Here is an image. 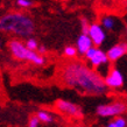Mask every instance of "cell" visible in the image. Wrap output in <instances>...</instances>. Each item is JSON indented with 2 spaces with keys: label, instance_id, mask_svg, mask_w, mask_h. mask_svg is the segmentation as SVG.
Returning <instances> with one entry per match:
<instances>
[{
  "label": "cell",
  "instance_id": "ffe728a7",
  "mask_svg": "<svg viewBox=\"0 0 127 127\" xmlns=\"http://www.w3.org/2000/svg\"><path fill=\"white\" fill-rule=\"evenodd\" d=\"M37 51H39L40 54H42V55H44L47 53V48L44 46H40L39 47V49H37Z\"/></svg>",
  "mask_w": 127,
  "mask_h": 127
},
{
  "label": "cell",
  "instance_id": "277c9868",
  "mask_svg": "<svg viewBox=\"0 0 127 127\" xmlns=\"http://www.w3.org/2000/svg\"><path fill=\"white\" fill-rule=\"evenodd\" d=\"M127 112V104L124 101H112L106 104H100L96 108V114L100 118H114L123 116Z\"/></svg>",
  "mask_w": 127,
  "mask_h": 127
},
{
  "label": "cell",
  "instance_id": "2e32d148",
  "mask_svg": "<svg viewBox=\"0 0 127 127\" xmlns=\"http://www.w3.org/2000/svg\"><path fill=\"white\" fill-rule=\"evenodd\" d=\"M15 5L19 8H29L33 6V1L32 0H15Z\"/></svg>",
  "mask_w": 127,
  "mask_h": 127
},
{
  "label": "cell",
  "instance_id": "e0dca14e",
  "mask_svg": "<svg viewBox=\"0 0 127 127\" xmlns=\"http://www.w3.org/2000/svg\"><path fill=\"white\" fill-rule=\"evenodd\" d=\"M98 48H99V47H97V46H92L91 48H90V49L88 50V51H86V53H85L84 57L86 58L88 61H90V60H91V58H92L93 56H95V55L97 54V51H98Z\"/></svg>",
  "mask_w": 127,
  "mask_h": 127
},
{
  "label": "cell",
  "instance_id": "52a82bcc",
  "mask_svg": "<svg viewBox=\"0 0 127 127\" xmlns=\"http://www.w3.org/2000/svg\"><path fill=\"white\" fill-rule=\"evenodd\" d=\"M105 29L101 23H91L90 25V28H89V36L91 37V40L93 41V44L97 47H100L104 41L106 40V33H105Z\"/></svg>",
  "mask_w": 127,
  "mask_h": 127
},
{
  "label": "cell",
  "instance_id": "5bb4252c",
  "mask_svg": "<svg viewBox=\"0 0 127 127\" xmlns=\"http://www.w3.org/2000/svg\"><path fill=\"white\" fill-rule=\"evenodd\" d=\"M63 54H64V56L68 57V58H75L76 56H77V54H78L77 47L66 46L65 48H64V50H63Z\"/></svg>",
  "mask_w": 127,
  "mask_h": 127
},
{
  "label": "cell",
  "instance_id": "6da1fadb",
  "mask_svg": "<svg viewBox=\"0 0 127 127\" xmlns=\"http://www.w3.org/2000/svg\"><path fill=\"white\" fill-rule=\"evenodd\" d=\"M61 81L68 88L88 96H104L108 90L104 77H101L95 68L92 69V66L90 68L78 61L69 62L63 66Z\"/></svg>",
  "mask_w": 127,
  "mask_h": 127
},
{
  "label": "cell",
  "instance_id": "8fae6325",
  "mask_svg": "<svg viewBox=\"0 0 127 127\" xmlns=\"http://www.w3.org/2000/svg\"><path fill=\"white\" fill-rule=\"evenodd\" d=\"M100 23L101 26L106 29V31H113L116 28V25H117V21L116 19L111 15H104L100 20Z\"/></svg>",
  "mask_w": 127,
  "mask_h": 127
},
{
  "label": "cell",
  "instance_id": "9c48e42d",
  "mask_svg": "<svg viewBox=\"0 0 127 127\" xmlns=\"http://www.w3.org/2000/svg\"><path fill=\"white\" fill-rule=\"evenodd\" d=\"M92 46H95V44H93V41L91 40V37L89 36V34L82 33V34L77 37L76 47H77L78 54L79 55H83V56H84L85 53H86Z\"/></svg>",
  "mask_w": 127,
  "mask_h": 127
},
{
  "label": "cell",
  "instance_id": "3957f363",
  "mask_svg": "<svg viewBox=\"0 0 127 127\" xmlns=\"http://www.w3.org/2000/svg\"><path fill=\"white\" fill-rule=\"evenodd\" d=\"M8 50L12 57L15 58L16 61H26L37 66L46 63V57L42 54H40L37 50H31L26 43L19 39H13L8 42Z\"/></svg>",
  "mask_w": 127,
  "mask_h": 127
},
{
  "label": "cell",
  "instance_id": "d6986e66",
  "mask_svg": "<svg viewBox=\"0 0 127 127\" xmlns=\"http://www.w3.org/2000/svg\"><path fill=\"white\" fill-rule=\"evenodd\" d=\"M40 123H41V120L39 119V117L36 116H33L29 118V120H28V127H39L40 126Z\"/></svg>",
  "mask_w": 127,
  "mask_h": 127
},
{
  "label": "cell",
  "instance_id": "5b68a950",
  "mask_svg": "<svg viewBox=\"0 0 127 127\" xmlns=\"http://www.w3.org/2000/svg\"><path fill=\"white\" fill-rule=\"evenodd\" d=\"M55 108L65 117L75 118V119H81L83 117V111H82L81 106L70 100L57 99L55 103Z\"/></svg>",
  "mask_w": 127,
  "mask_h": 127
},
{
  "label": "cell",
  "instance_id": "ba28073f",
  "mask_svg": "<svg viewBox=\"0 0 127 127\" xmlns=\"http://www.w3.org/2000/svg\"><path fill=\"white\" fill-rule=\"evenodd\" d=\"M107 56L110 62L116 63L121 57L127 55V42H118L107 49Z\"/></svg>",
  "mask_w": 127,
  "mask_h": 127
},
{
  "label": "cell",
  "instance_id": "44dd1931",
  "mask_svg": "<svg viewBox=\"0 0 127 127\" xmlns=\"http://www.w3.org/2000/svg\"><path fill=\"white\" fill-rule=\"evenodd\" d=\"M125 33H126V36H127V25H126V27H125Z\"/></svg>",
  "mask_w": 127,
  "mask_h": 127
},
{
  "label": "cell",
  "instance_id": "9a60e30c",
  "mask_svg": "<svg viewBox=\"0 0 127 127\" xmlns=\"http://www.w3.org/2000/svg\"><path fill=\"white\" fill-rule=\"evenodd\" d=\"M25 43H26V46H27L31 50H37V49H39V47H40L39 42H37V40L34 39V37H32V36L27 37Z\"/></svg>",
  "mask_w": 127,
  "mask_h": 127
},
{
  "label": "cell",
  "instance_id": "7a4b0ae2",
  "mask_svg": "<svg viewBox=\"0 0 127 127\" xmlns=\"http://www.w3.org/2000/svg\"><path fill=\"white\" fill-rule=\"evenodd\" d=\"M0 29L19 39H27L33 35L35 23L29 15L20 12H9L0 18Z\"/></svg>",
  "mask_w": 127,
  "mask_h": 127
},
{
  "label": "cell",
  "instance_id": "4fadbf2b",
  "mask_svg": "<svg viewBox=\"0 0 127 127\" xmlns=\"http://www.w3.org/2000/svg\"><path fill=\"white\" fill-rule=\"evenodd\" d=\"M106 126L107 127H127V119L121 116L114 117V118H112L111 121H108V124Z\"/></svg>",
  "mask_w": 127,
  "mask_h": 127
},
{
  "label": "cell",
  "instance_id": "8992f818",
  "mask_svg": "<svg viewBox=\"0 0 127 127\" xmlns=\"http://www.w3.org/2000/svg\"><path fill=\"white\" fill-rule=\"evenodd\" d=\"M105 84L108 89L111 90H119L124 86V75L118 68H111L108 70V72L106 73V76L104 77Z\"/></svg>",
  "mask_w": 127,
  "mask_h": 127
},
{
  "label": "cell",
  "instance_id": "ac0fdd59",
  "mask_svg": "<svg viewBox=\"0 0 127 127\" xmlns=\"http://www.w3.org/2000/svg\"><path fill=\"white\" fill-rule=\"evenodd\" d=\"M90 25H91V23H89V20L86 19V18H81V31H82V33L88 34Z\"/></svg>",
  "mask_w": 127,
  "mask_h": 127
},
{
  "label": "cell",
  "instance_id": "30bf717a",
  "mask_svg": "<svg viewBox=\"0 0 127 127\" xmlns=\"http://www.w3.org/2000/svg\"><path fill=\"white\" fill-rule=\"evenodd\" d=\"M90 65L95 68V69H99L100 66L103 65H107L110 60H108V56H107V53H105L103 49L98 48V51L97 54L93 56L91 60H90Z\"/></svg>",
  "mask_w": 127,
  "mask_h": 127
},
{
  "label": "cell",
  "instance_id": "7c38bea8",
  "mask_svg": "<svg viewBox=\"0 0 127 127\" xmlns=\"http://www.w3.org/2000/svg\"><path fill=\"white\" fill-rule=\"evenodd\" d=\"M36 116L39 117V119L41 120L42 124H51L54 121L53 113L49 111H46V110H40V111L36 113Z\"/></svg>",
  "mask_w": 127,
  "mask_h": 127
}]
</instances>
